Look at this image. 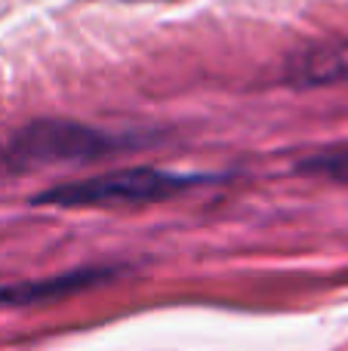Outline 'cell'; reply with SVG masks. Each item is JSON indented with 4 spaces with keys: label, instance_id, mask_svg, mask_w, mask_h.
Returning <instances> with one entry per match:
<instances>
[{
    "label": "cell",
    "instance_id": "5b68a950",
    "mask_svg": "<svg viewBox=\"0 0 348 351\" xmlns=\"http://www.w3.org/2000/svg\"><path fill=\"white\" fill-rule=\"evenodd\" d=\"M296 173L318 176V179H330V182H339V185H348V142L321 148V152L302 158L299 164H296Z\"/></svg>",
    "mask_w": 348,
    "mask_h": 351
},
{
    "label": "cell",
    "instance_id": "277c9868",
    "mask_svg": "<svg viewBox=\"0 0 348 351\" xmlns=\"http://www.w3.org/2000/svg\"><path fill=\"white\" fill-rule=\"evenodd\" d=\"M284 80L296 90L333 86L348 80V40L339 43H312L296 49L284 65Z\"/></svg>",
    "mask_w": 348,
    "mask_h": 351
},
{
    "label": "cell",
    "instance_id": "6da1fadb",
    "mask_svg": "<svg viewBox=\"0 0 348 351\" xmlns=\"http://www.w3.org/2000/svg\"><path fill=\"white\" fill-rule=\"evenodd\" d=\"M145 142L148 139L142 136L108 133V130L62 121V117H40L0 139V182L47 170V167L90 164V160L108 158L117 152L142 148Z\"/></svg>",
    "mask_w": 348,
    "mask_h": 351
},
{
    "label": "cell",
    "instance_id": "7a4b0ae2",
    "mask_svg": "<svg viewBox=\"0 0 348 351\" xmlns=\"http://www.w3.org/2000/svg\"><path fill=\"white\" fill-rule=\"evenodd\" d=\"M225 176L219 173H179L160 167H123V170L99 173L90 179L59 182L47 191L34 194L31 204L62 206V210H84V206H117V204H158L170 200L197 185H216Z\"/></svg>",
    "mask_w": 348,
    "mask_h": 351
},
{
    "label": "cell",
    "instance_id": "3957f363",
    "mask_svg": "<svg viewBox=\"0 0 348 351\" xmlns=\"http://www.w3.org/2000/svg\"><path fill=\"white\" fill-rule=\"evenodd\" d=\"M127 271V265H80L71 271L53 274V278H40V280H25V284H12L0 290V305H43V302H59L68 299L74 293L92 290L99 284L121 278Z\"/></svg>",
    "mask_w": 348,
    "mask_h": 351
}]
</instances>
